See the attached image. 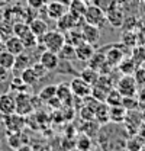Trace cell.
I'll return each instance as SVG.
<instances>
[{"label": "cell", "mask_w": 145, "mask_h": 151, "mask_svg": "<svg viewBox=\"0 0 145 151\" xmlns=\"http://www.w3.org/2000/svg\"><path fill=\"white\" fill-rule=\"evenodd\" d=\"M38 44H41L45 50L58 54L60 50L62 48V45L65 44V37L58 29H55V31H50L48 29L47 34H44L42 37L38 38Z\"/></svg>", "instance_id": "obj_1"}, {"label": "cell", "mask_w": 145, "mask_h": 151, "mask_svg": "<svg viewBox=\"0 0 145 151\" xmlns=\"http://www.w3.org/2000/svg\"><path fill=\"white\" fill-rule=\"evenodd\" d=\"M83 19H84L86 23H90V25H94V26L102 28L103 23H106V13H105L100 7H97V6L89 3L87 10H86Z\"/></svg>", "instance_id": "obj_2"}, {"label": "cell", "mask_w": 145, "mask_h": 151, "mask_svg": "<svg viewBox=\"0 0 145 151\" xmlns=\"http://www.w3.org/2000/svg\"><path fill=\"white\" fill-rule=\"evenodd\" d=\"M3 122H4V128H6L7 134L20 132L26 125V118L23 115H19L18 112H13L10 115H6Z\"/></svg>", "instance_id": "obj_3"}, {"label": "cell", "mask_w": 145, "mask_h": 151, "mask_svg": "<svg viewBox=\"0 0 145 151\" xmlns=\"http://www.w3.org/2000/svg\"><path fill=\"white\" fill-rule=\"evenodd\" d=\"M116 90L122 94V97L135 96V94H136V80H135L132 76H123V77L118 81Z\"/></svg>", "instance_id": "obj_4"}, {"label": "cell", "mask_w": 145, "mask_h": 151, "mask_svg": "<svg viewBox=\"0 0 145 151\" xmlns=\"http://www.w3.org/2000/svg\"><path fill=\"white\" fill-rule=\"evenodd\" d=\"M15 102H16V112L19 115H29V113L34 111V106H32V96L28 93V92H23V93H18V96L15 97Z\"/></svg>", "instance_id": "obj_5"}, {"label": "cell", "mask_w": 145, "mask_h": 151, "mask_svg": "<svg viewBox=\"0 0 145 151\" xmlns=\"http://www.w3.org/2000/svg\"><path fill=\"white\" fill-rule=\"evenodd\" d=\"M123 20H125V15H123L122 6L113 4L108 12H106V22H108L112 28H122Z\"/></svg>", "instance_id": "obj_6"}, {"label": "cell", "mask_w": 145, "mask_h": 151, "mask_svg": "<svg viewBox=\"0 0 145 151\" xmlns=\"http://www.w3.org/2000/svg\"><path fill=\"white\" fill-rule=\"evenodd\" d=\"M45 7H47L48 18L52 19V20L60 19L62 15H65L68 12V4H65L64 1H60V0H51V1H48V4Z\"/></svg>", "instance_id": "obj_7"}, {"label": "cell", "mask_w": 145, "mask_h": 151, "mask_svg": "<svg viewBox=\"0 0 145 151\" xmlns=\"http://www.w3.org/2000/svg\"><path fill=\"white\" fill-rule=\"evenodd\" d=\"M70 89H71L72 94L77 97H87L91 94V86L89 83H86L81 77L72 78V81L70 83Z\"/></svg>", "instance_id": "obj_8"}, {"label": "cell", "mask_w": 145, "mask_h": 151, "mask_svg": "<svg viewBox=\"0 0 145 151\" xmlns=\"http://www.w3.org/2000/svg\"><path fill=\"white\" fill-rule=\"evenodd\" d=\"M84 19H78L72 16L70 12H67L65 15H62L60 19H57V29L62 34H65L67 31H70L72 28H77V23L83 22Z\"/></svg>", "instance_id": "obj_9"}, {"label": "cell", "mask_w": 145, "mask_h": 151, "mask_svg": "<svg viewBox=\"0 0 145 151\" xmlns=\"http://www.w3.org/2000/svg\"><path fill=\"white\" fill-rule=\"evenodd\" d=\"M108 52H105L106 61L110 67H118L123 58V48L121 45H108Z\"/></svg>", "instance_id": "obj_10"}, {"label": "cell", "mask_w": 145, "mask_h": 151, "mask_svg": "<svg viewBox=\"0 0 145 151\" xmlns=\"http://www.w3.org/2000/svg\"><path fill=\"white\" fill-rule=\"evenodd\" d=\"M87 63H89V65L91 68L97 70L100 74L105 71V68H112L106 61V55H105L103 51H94V54L90 57V60Z\"/></svg>", "instance_id": "obj_11"}, {"label": "cell", "mask_w": 145, "mask_h": 151, "mask_svg": "<svg viewBox=\"0 0 145 151\" xmlns=\"http://www.w3.org/2000/svg\"><path fill=\"white\" fill-rule=\"evenodd\" d=\"M81 32H83L84 41L91 45H96L100 39V28L99 26H94V25L84 22V25L81 26Z\"/></svg>", "instance_id": "obj_12"}, {"label": "cell", "mask_w": 145, "mask_h": 151, "mask_svg": "<svg viewBox=\"0 0 145 151\" xmlns=\"http://www.w3.org/2000/svg\"><path fill=\"white\" fill-rule=\"evenodd\" d=\"M39 63H41L48 71H51V70H55V68L58 67V64H60V57H58L57 52L45 50V51L39 55Z\"/></svg>", "instance_id": "obj_13"}, {"label": "cell", "mask_w": 145, "mask_h": 151, "mask_svg": "<svg viewBox=\"0 0 145 151\" xmlns=\"http://www.w3.org/2000/svg\"><path fill=\"white\" fill-rule=\"evenodd\" d=\"M16 112V102L15 97L9 93L0 94V113L3 116Z\"/></svg>", "instance_id": "obj_14"}, {"label": "cell", "mask_w": 145, "mask_h": 151, "mask_svg": "<svg viewBox=\"0 0 145 151\" xmlns=\"http://www.w3.org/2000/svg\"><path fill=\"white\" fill-rule=\"evenodd\" d=\"M93 54H94V45H91L86 41L75 47V57L81 63H87Z\"/></svg>", "instance_id": "obj_15"}, {"label": "cell", "mask_w": 145, "mask_h": 151, "mask_svg": "<svg viewBox=\"0 0 145 151\" xmlns=\"http://www.w3.org/2000/svg\"><path fill=\"white\" fill-rule=\"evenodd\" d=\"M4 50L12 52L13 55H19L20 52L25 51V45H23L22 39L15 35V37H10L4 41Z\"/></svg>", "instance_id": "obj_16"}, {"label": "cell", "mask_w": 145, "mask_h": 151, "mask_svg": "<svg viewBox=\"0 0 145 151\" xmlns=\"http://www.w3.org/2000/svg\"><path fill=\"white\" fill-rule=\"evenodd\" d=\"M87 6H89V3L84 1V0H70V3H68V12L71 13L72 16H75V18L83 19L86 10H87Z\"/></svg>", "instance_id": "obj_17"}, {"label": "cell", "mask_w": 145, "mask_h": 151, "mask_svg": "<svg viewBox=\"0 0 145 151\" xmlns=\"http://www.w3.org/2000/svg\"><path fill=\"white\" fill-rule=\"evenodd\" d=\"M29 28H31V32L35 35V37H42L44 34L48 32V23L44 20V19L35 18L29 22Z\"/></svg>", "instance_id": "obj_18"}, {"label": "cell", "mask_w": 145, "mask_h": 151, "mask_svg": "<svg viewBox=\"0 0 145 151\" xmlns=\"http://www.w3.org/2000/svg\"><path fill=\"white\" fill-rule=\"evenodd\" d=\"M64 37H65V42L67 44H71L72 47H77L81 42H84V37H83L81 29H77V28H72L70 31H67L64 34Z\"/></svg>", "instance_id": "obj_19"}, {"label": "cell", "mask_w": 145, "mask_h": 151, "mask_svg": "<svg viewBox=\"0 0 145 151\" xmlns=\"http://www.w3.org/2000/svg\"><path fill=\"white\" fill-rule=\"evenodd\" d=\"M31 65V57L28 55V54H25V51L23 52H20L19 55H16L15 58V64H13V71L15 73H22L23 70H26L28 67Z\"/></svg>", "instance_id": "obj_20"}, {"label": "cell", "mask_w": 145, "mask_h": 151, "mask_svg": "<svg viewBox=\"0 0 145 151\" xmlns=\"http://www.w3.org/2000/svg\"><path fill=\"white\" fill-rule=\"evenodd\" d=\"M72 96H74V94H72L70 86H67V84H64V83H61L60 86H57V97L61 100V103L70 105Z\"/></svg>", "instance_id": "obj_21"}, {"label": "cell", "mask_w": 145, "mask_h": 151, "mask_svg": "<svg viewBox=\"0 0 145 151\" xmlns=\"http://www.w3.org/2000/svg\"><path fill=\"white\" fill-rule=\"evenodd\" d=\"M99 76H100V73H99L97 70L91 68L90 65H89V67H86V68H83V70H81V73H80V77H81L86 83H89L90 86H94V84L97 83Z\"/></svg>", "instance_id": "obj_22"}, {"label": "cell", "mask_w": 145, "mask_h": 151, "mask_svg": "<svg viewBox=\"0 0 145 151\" xmlns=\"http://www.w3.org/2000/svg\"><path fill=\"white\" fill-rule=\"evenodd\" d=\"M136 64H135V61L132 60V58H122V61L118 64V68H119V71L122 73L123 76H132V73H135V70H136Z\"/></svg>", "instance_id": "obj_23"}, {"label": "cell", "mask_w": 145, "mask_h": 151, "mask_svg": "<svg viewBox=\"0 0 145 151\" xmlns=\"http://www.w3.org/2000/svg\"><path fill=\"white\" fill-rule=\"evenodd\" d=\"M125 113H126V109L123 108V105L109 106V118H110V121L122 122L125 119Z\"/></svg>", "instance_id": "obj_24"}, {"label": "cell", "mask_w": 145, "mask_h": 151, "mask_svg": "<svg viewBox=\"0 0 145 151\" xmlns=\"http://www.w3.org/2000/svg\"><path fill=\"white\" fill-rule=\"evenodd\" d=\"M58 57H60V60H64V61H74V60H77V57H75V47H72L71 44L65 42L62 45V48L60 50Z\"/></svg>", "instance_id": "obj_25"}, {"label": "cell", "mask_w": 145, "mask_h": 151, "mask_svg": "<svg viewBox=\"0 0 145 151\" xmlns=\"http://www.w3.org/2000/svg\"><path fill=\"white\" fill-rule=\"evenodd\" d=\"M25 135L20 132H10L7 134V145L12 148V150H18L20 145L25 144V139H22Z\"/></svg>", "instance_id": "obj_26"}, {"label": "cell", "mask_w": 145, "mask_h": 151, "mask_svg": "<svg viewBox=\"0 0 145 151\" xmlns=\"http://www.w3.org/2000/svg\"><path fill=\"white\" fill-rule=\"evenodd\" d=\"M94 118H97L99 122H106L109 121V108L108 103H103V102H99L94 108Z\"/></svg>", "instance_id": "obj_27"}, {"label": "cell", "mask_w": 145, "mask_h": 151, "mask_svg": "<svg viewBox=\"0 0 145 151\" xmlns=\"http://www.w3.org/2000/svg\"><path fill=\"white\" fill-rule=\"evenodd\" d=\"M20 77H22V80L28 84V86H32V84H35L39 81V77L38 74L35 73V70L32 68V65H29L26 70H23L22 73H20Z\"/></svg>", "instance_id": "obj_28"}, {"label": "cell", "mask_w": 145, "mask_h": 151, "mask_svg": "<svg viewBox=\"0 0 145 151\" xmlns=\"http://www.w3.org/2000/svg\"><path fill=\"white\" fill-rule=\"evenodd\" d=\"M9 89L12 92H16V93H23V92L29 90V86L22 80V77H13L10 84H9Z\"/></svg>", "instance_id": "obj_29"}, {"label": "cell", "mask_w": 145, "mask_h": 151, "mask_svg": "<svg viewBox=\"0 0 145 151\" xmlns=\"http://www.w3.org/2000/svg\"><path fill=\"white\" fill-rule=\"evenodd\" d=\"M15 58H16V55H13L12 52H9L6 50H3L0 52V65L7 68V70H12L13 64H15Z\"/></svg>", "instance_id": "obj_30"}, {"label": "cell", "mask_w": 145, "mask_h": 151, "mask_svg": "<svg viewBox=\"0 0 145 151\" xmlns=\"http://www.w3.org/2000/svg\"><path fill=\"white\" fill-rule=\"evenodd\" d=\"M55 96H57V86L54 84H48L39 92V99L42 102H48L50 99H52Z\"/></svg>", "instance_id": "obj_31"}, {"label": "cell", "mask_w": 145, "mask_h": 151, "mask_svg": "<svg viewBox=\"0 0 145 151\" xmlns=\"http://www.w3.org/2000/svg\"><path fill=\"white\" fill-rule=\"evenodd\" d=\"M106 102L109 106H115V105H122V94L119 93L116 89L110 90L106 96Z\"/></svg>", "instance_id": "obj_32"}, {"label": "cell", "mask_w": 145, "mask_h": 151, "mask_svg": "<svg viewBox=\"0 0 145 151\" xmlns=\"http://www.w3.org/2000/svg\"><path fill=\"white\" fill-rule=\"evenodd\" d=\"M132 60L136 65H141L145 61V47H135L132 51Z\"/></svg>", "instance_id": "obj_33"}, {"label": "cell", "mask_w": 145, "mask_h": 151, "mask_svg": "<svg viewBox=\"0 0 145 151\" xmlns=\"http://www.w3.org/2000/svg\"><path fill=\"white\" fill-rule=\"evenodd\" d=\"M29 31H31L29 23H23V22H20V23H15V26H13V35H16V37H19V38L25 37Z\"/></svg>", "instance_id": "obj_34"}, {"label": "cell", "mask_w": 145, "mask_h": 151, "mask_svg": "<svg viewBox=\"0 0 145 151\" xmlns=\"http://www.w3.org/2000/svg\"><path fill=\"white\" fill-rule=\"evenodd\" d=\"M22 39V42H23V45H25V48H34L38 45V37H35L31 31L25 35V37L20 38Z\"/></svg>", "instance_id": "obj_35"}, {"label": "cell", "mask_w": 145, "mask_h": 151, "mask_svg": "<svg viewBox=\"0 0 145 151\" xmlns=\"http://www.w3.org/2000/svg\"><path fill=\"white\" fill-rule=\"evenodd\" d=\"M122 44L123 45H128V47H135L136 44V37L132 31H126L125 35L122 37Z\"/></svg>", "instance_id": "obj_36"}, {"label": "cell", "mask_w": 145, "mask_h": 151, "mask_svg": "<svg viewBox=\"0 0 145 151\" xmlns=\"http://www.w3.org/2000/svg\"><path fill=\"white\" fill-rule=\"evenodd\" d=\"M91 4H94V6L100 7V9L106 13V12H108L115 3H113V0H91Z\"/></svg>", "instance_id": "obj_37"}, {"label": "cell", "mask_w": 145, "mask_h": 151, "mask_svg": "<svg viewBox=\"0 0 145 151\" xmlns=\"http://www.w3.org/2000/svg\"><path fill=\"white\" fill-rule=\"evenodd\" d=\"M77 150L78 151H90L91 150L90 138L83 137L81 139H78V142H77Z\"/></svg>", "instance_id": "obj_38"}, {"label": "cell", "mask_w": 145, "mask_h": 151, "mask_svg": "<svg viewBox=\"0 0 145 151\" xmlns=\"http://www.w3.org/2000/svg\"><path fill=\"white\" fill-rule=\"evenodd\" d=\"M32 68L35 70V73L38 74V77H39V80H41V78H44V77L47 76V73H48V70H47V68H45V67H44V65H42L39 61H38V63H35V64L32 65Z\"/></svg>", "instance_id": "obj_39"}, {"label": "cell", "mask_w": 145, "mask_h": 151, "mask_svg": "<svg viewBox=\"0 0 145 151\" xmlns=\"http://www.w3.org/2000/svg\"><path fill=\"white\" fill-rule=\"evenodd\" d=\"M28 4L32 9H42L48 4V0H28Z\"/></svg>", "instance_id": "obj_40"}, {"label": "cell", "mask_w": 145, "mask_h": 151, "mask_svg": "<svg viewBox=\"0 0 145 151\" xmlns=\"http://www.w3.org/2000/svg\"><path fill=\"white\" fill-rule=\"evenodd\" d=\"M81 115H83V119H86V121H93V119H94V108H91L89 111H87V108H84L83 112H81Z\"/></svg>", "instance_id": "obj_41"}, {"label": "cell", "mask_w": 145, "mask_h": 151, "mask_svg": "<svg viewBox=\"0 0 145 151\" xmlns=\"http://www.w3.org/2000/svg\"><path fill=\"white\" fill-rule=\"evenodd\" d=\"M7 77H9V70L0 65V83L6 81V80H7Z\"/></svg>", "instance_id": "obj_42"}, {"label": "cell", "mask_w": 145, "mask_h": 151, "mask_svg": "<svg viewBox=\"0 0 145 151\" xmlns=\"http://www.w3.org/2000/svg\"><path fill=\"white\" fill-rule=\"evenodd\" d=\"M15 151H34V150H32V147H29L28 144H23V145H20L18 150H15Z\"/></svg>", "instance_id": "obj_43"}, {"label": "cell", "mask_w": 145, "mask_h": 151, "mask_svg": "<svg viewBox=\"0 0 145 151\" xmlns=\"http://www.w3.org/2000/svg\"><path fill=\"white\" fill-rule=\"evenodd\" d=\"M129 0H113V3L115 4H118V6H123V4H126Z\"/></svg>", "instance_id": "obj_44"}, {"label": "cell", "mask_w": 145, "mask_h": 151, "mask_svg": "<svg viewBox=\"0 0 145 151\" xmlns=\"http://www.w3.org/2000/svg\"><path fill=\"white\" fill-rule=\"evenodd\" d=\"M84 1H87V3H91V0H84Z\"/></svg>", "instance_id": "obj_45"}]
</instances>
